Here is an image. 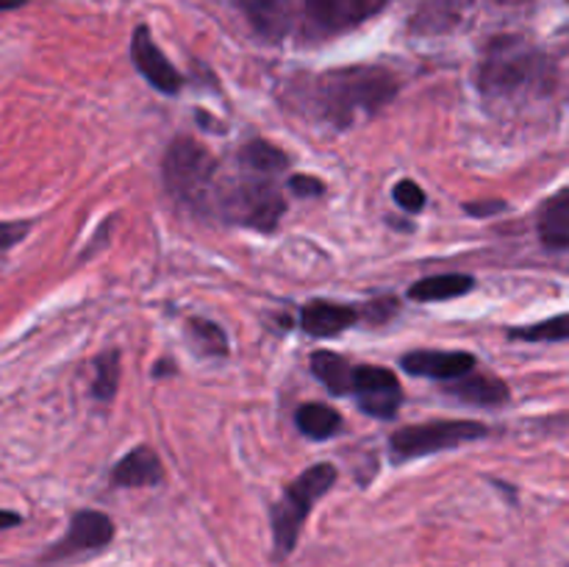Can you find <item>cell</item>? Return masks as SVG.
<instances>
[{
	"label": "cell",
	"instance_id": "1",
	"mask_svg": "<svg viewBox=\"0 0 569 567\" xmlns=\"http://www.w3.org/2000/svg\"><path fill=\"white\" fill-rule=\"evenodd\" d=\"M398 78L387 67H342L311 78L306 103L320 120L348 128L383 109L398 94Z\"/></svg>",
	"mask_w": 569,
	"mask_h": 567
},
{
	"label": "cell",
	"instance_id": "13",
	"mask_svg": "<svg viewBox=\"0 0 569 567\" xmlns=\"http://www.w3.org/2000/svg\"><path fill=\"white\" fill-rule=\"evenodd\" d=\"M289 3L292 0H233L253 31L264 39H281L289 22Z\"/></svg>",
	"mask_w": 569,
	"mask_h": 567
},
{
	"label": "cell",
	"instance_id": "16",
	"mask_svg": "<svg viewBox=\"0 0 569 567\" xmlns=\"http://www.w3.org/2000/svg\"><path fill=\"white\" fill-rule=\"evenodd\" d=\"M161 478H164V470H161L159 456L150 448L131 450L114 467V481L120 487H150V484H159Z\"/></svg>",
	"mask_w": 569,
	"mask_h": 567
},
{
	"label": "cell",
	"instance_id": "28",
	"mask_svg": "<svg viewBox=\"0 0 569 567\" xmlns=\"http://www.w3.org/2000/svg\"><path fill=\"white\" fill-rule=\"evenodd\" d=\"M392 311H395V300H378V304H370V309H367L365 315H367V320L381 322V320H387V315H392Z\"/></svg>",
	"mask_w": 569,
	"mask_h": 567
},
{
	"label": "cell",
	"instance_id": "4",
	"mask_svg": "<svg viewBox=\"0 0 569 567\" xmlns=\"http://www.w3.org/2000/svg\"><path fill=\"white\" fill-rule=\"evenodd\" d=\"M333 481H337V467L315 465L306 472H300L298 481L283 493V498L272 509V534H276L278 556L292 554L311 506L333 487Z\"/></svg>",
	"mask_w": 569,
	"mask_h": 567
},
{
	"label": "cell",
	"instance_id": "2",
	"mask_svg": "<svg viewBox=\"0 0 569 567\" xmlns=\"http://www.w3.org/2000/svg\"><path fill=\"white\" fill-rule=\"evenodd\" d=\"M553 83L550 61L520 37H498L478 67V87L489 103H517L548 92Z\"/></svg>",
	"mask_w": 569,
	"mask_h": 567
},
{
	"label": "cell",
	"instance_id": "22",
	"mask_svg": "<svg viewBox=\"0 0 569 567\" xmlns=\"http://www.w3.org/2000/svg\"><path fill=\"white\" fill-rule=\"evenodd\" d=\"M511 339H526V342H561V339H569V315L550 317V320L537 322V326L515 328Z\"/></svg>",
	"mask_w": 569,
	"mask_h": 567
},
{
	"label": "cell",
	"instance_id": "3",
	"mask_svg": "<svg viewBox=\"0 0 569 567\" xmlns=\"http://www.w3.org/2000/svg\"><path fill=\"white\" fill-rule=\"evenodd\" d=\"M217 161L209 148L194 139H176L164 156V183L178 203L194 211L209 209L214 198Z\"/></svg>",
	"mask_w": 569,
	"mask_h": 567
},
{
	"label": "cell",
	"instance_id": "7",
	"mask_svg": "<svg viewBox=\"0 0 569 567\" xmlns=\"http://www.w3.org/2000/svg\"><path fill=\"white\" fill-rule=\"evenodd\" d=\"M306 22L320 37H337L381 14L389 0H303Z\"/></svg>",
	"mask_w": 569,
	"mask_h": 567
},
{
	"label": "cell",
	"instance_id": "5",
	"mask_svg": "<svg viewBox=\"0 0 569 567\" xmlns=\"http://www.w3.org/2000/svg\"><path fill=\"white\" fill-rule=\"evenodd\" d=\"M222 215L239 226L256 228V231H276L278 220L283 217V195L272 183V176L250 172L244 178H237L220 192Z\"/></svg>",
	"mask_w": 569,
	"mask_h": 567
},
{
	"label": "cell",
	"instance_id": "26",
	"mask_svg": "<svg viewBox=\"0 0 569 567\" xmlns=\"http://www.w3.org/2000/svg\"><path fill=\"white\" fill-rule=\"evenodd\" d=\"M28 228H31V222H0V253L14 248L26 237Z\"/></svg>",
	"mask_w": 569,
	"mask_h": 567
},
{
	"label": "cell",
	"instance_id": "14",
	"mask_svg": "<svg viewBox=\"0 0 569 567\" xmlns=\"http://www.w3.org/2000/svg\"><path fill=\"white\" fill-rule=\"evenodd\" d=\"M356 320H359V311L350 306L326 304V300H315L303 309V331H309L311 337H337Z\"/></svg>",
	"mask_w": 569,
	"mask_h": 567
},
{
	"label": "cell",
	"instance_id": "21",
	"mask_svg": "<svg viewBox=\"0 0 569 567\" xmlns=\"http://www.w3.org/2000/svg\"><path fill=\"white\" fill-rule=\"evenodd\" d=\"M298 428L311 439H328L331 434H337L342 428V417H339L337 409L326 404H306L300 406L298 415Z\"/></svg>",
	"mask_w": 569,
	"mask_h": 567
},
{
	"label": "cell",
	"instance_id": "15",
	"mask_svg": "<svg viewBox=\"0 0 569 567\" xmlns=\"http://www.w3.org/2000/svg\"><path fill=\"white\" fill-rule=\"evenodd\" d=\"M448 395L465 400L472 406H500L509 400V387L495 376H481V372H467L456 378L448 387Z\"/></svg>",
	"mask_w": 569,
	"mask_h": 567
},
{
	"label": "cell",
	"instance_id": "9",
	"mask_svg": "<svg viewBox=\"0 0 569 567\" xmlns=\"http://www.w3.org/2000/svg\"><path fill=\"white\" fill-rule=\"evenodd\" d=\"M114 539V523L100 511H78L70 523L67 537L48 554V559H67L72 554L106 548Z\"/></svg>",
	"mask_w": 569,
	"mask_h": 567
},
{
	"label": "cell",
	"instance_id": "19",
	"mask_svg": "<svg viewBox=\"0 0 569 567\" xmlns=\"http://www.w3.org/2000/svg\"><path fill=\"white\" fill-rule=\"evenodd\" d=\"M311 370H315V376L320 378L333 395L353 392L356 370L342 359V356L331 354V350H320V354L311 356Z\"/></svg>",
	"mask_w": 569,
	"mask_h": 567
},
{
	"label": "cell",
	"instance_id": "24",
	"mask_svg": "<svg viewBox=\"0 0 569 567\" xmlns=\"http://www.w3.org/2000/svg\"><path fill=\"white\" fill-rule=\"evenodd\" d=\"M117 381H120V356H117V350H109L98 359V376L92 384L94 398L109 400L117 392Z\"/></svg>",
	"mask_w": 569,
	"mask_h": 567
},
{
	"label": "cell",
	"instance_id": "32",
	"mask_svg": "<svg viewBox=\"0 0 569 567\" xmlns=\"http://www.w3.org/2000/svg\"><path fill=\"white\" fill-rule=\"evenodd\" d=\"M495 3H500V6H517V3H526V0H495Z\"/></svg>",
	"mask_w": 569,
	"mask_h": 567
},
{
	"label": "cell",
	"instance_id": "8",
	"mask_svg": "<svg viewBox=\"0 0 569 567\" xmlns=\"http://www.w3.org/2000/svg\"><path fill=\"white\" fill-rule=\"evenodd\" d=\"M353 392L361 409L372 417H381V420L395 417V411L400 409V400H403L398 378L387 367H356Z\"/></svg>",
	"mask_w": 569,
	"mask_h": 567
},
{
	"label": "cell",
	"instance_id": "25",
	"mask_svg": "<svg viewBox=\"0 0 569 567\" xmlns=\"http://www.w3.org/2000/svg\"><path fill=\"white\" fill-rule=\"evenodd\" d=\"M395 200H398V206H403L406 211H422V206H426V192H422L420 183L415 181H400L398 187H395Z\"/></svg>",
	"mask_w": 569,
	"mask_h": 567
},
{
	"label": "cell",
	"instance_id": "10",
	"mask_svg": "<svg viewBox=\"0 0 569 567\" xmlns=\"http://www.w3.org/2000/svg\"><path fill=\"white\" fill-rule=\"evenodd\" d=\"M131 56H133V64H137V70L148 78L150 87H156L159 92H164V94H176L178 89H181V83H183L181 72H178L176 67L167 61V56L161 53L159 44L153 42V37H150V31L144 26H139L137 33H133Z\"/></svg>",
	"mask_w": 569,
	"mask_h": 567
},
{
	"label": "cell",
	"instance_id": "23",
	"mask_svg": "<svg viewBox=\"0 0 569 567\" xmlns=\"http://www.w3.org/2000/svg\"><path fill=\"white\" fill-rule=\"evenodd\" d=\"M187 334L194 345H198L203 354H214V356H226L228 350V339L222 334L220 326L209 320H189L187 322Z\"/></svg>",
	"mask_w": 569,
	"mask_h": 567
},
{
	"label": "cell",
	"instance_id": "27",
	"mask_svg": "<svg viewBox=\"0 0 569 567\" xmlns=\"http://www.w3.org/2000/svg\"><path fill=\"white\" fill-rule=\"evenodd\" d=\"M289 189H292L298 198H317V195H322V181H317V178L311 176H292L289 178Z\"/></svg>",
	"mask_w": 569,
	"mask_h": 567
},
{
	"label": "cell",
	"instance_id": "29",
	"mask_svg": "<svg viewBox=\"0 0 569 567\" xmlns=\"http://www.w3.org/2000/svg\"><path fill=\"white\" fill-rule=\"evenodd\" d=\"M503 200H487V203H467L465 209L470 211L472 217H489V215H495V211H500L503 209Z\"/></svg>",
	"mask_w": 569,
	"mask_h": 567
},
{
	"label": "cell",
	"instance_id": "12",
	"mask_svg": "<svg viewBox=\"0 0 569 567\" xmlns=\"http://www.w3.org/2000/svg\"><path fill=\"white\" fill-rule=\"evenodd\" d=\"M470 17V0H420L411 20V31L422 37L450 33Z\"/></svg>",
	"mask_w": 569,
	"mask_h": 567
},
{
	"label": "cell",
	"instance_id": "20",
	"mask_svg": "<svg viewBox=\"0 0 569 567\" xmlns=\"http://www.w3.org/2000/svg\"><path fill=\"white\" fill-rule=\"evenodd\" d=\"M239 161H242L244 170L261 172V176H276V172L287 170L289 165L287 153L281 148H276V145L264 142V139H253V142L244 145L242 153H239Z\"/></svg>",
	"mask_w": 569,
	"mask_h": 567
},
{
	"label": "cell",
	"instance_id": "18",
	"mask_svg": "<svg viewBox=\"0 0 569 567\" xmlns=\"http://www.w3.org/2000/svg\"><path fill=\"white\" fill-rule=\"evenodd\" d=\"M472 278L461 276V272H448V276H431L417 281L409 289L411 300H420V304H431V300H450L467 295L472 289Z\"/></svg>",
	"mask_w": 569,
	"mask_h": 567
},
{
	"label": "cell",
	"instance_id": "31",
	"mask_svg": "<svg viewBox=\"0 0 569 567\" xmlns=\"http://www.w3.org/2000/svg\"><path fill=\"white\" fill-rule=\"evenodd\" d=\"M22 3H28V0H0V11H9V9H20Z\"/></svg>",
	"mask_w": 569,
	"mask_h": 567
},
{
	"label": "cell",
	"instance_id": "17",
	"mask_svg": "<svg viewBox=\"0 0 569 567\" xmlns=\"http://www.w3.org/2000/svg\"><path fill=\"white\" fill-rule=\"evenodd\" d=\"M539 237L548 248L561 250L569 245V189L553 195L539 211Z\"/></svg>",
	"mask_w": 569,
	"mask_h": 567
},
{
	"label": "cell",
	"instance_id": "30",
	"mask_svg": "<svg viewBox=\"0 0 569 567\" xmlns=\"http://www.w3.org/2000/svg\"><path fill=\"white\" fill-rule=\"evenodd\" d=\"M17 523H20V515H14V511H0V528L17 526Z\"/></svg>",
	"mask_w": 569,
	"mask_h": 567
},
{
	"label": "cell",
	"instance_id": "6",
	"mask_svg": "<svg viewBox=\"0 0 569 567\" xmlns=\"http://www.w3.org/2000/svg\"><path fill=\"white\" fill-rule=\"evenodd\" d=\"M487 437V426L472 420L450 422H426V426H409L392 434L395 459H415V456L437 454V450L459 448L465 442Z\"/></svg>",
	"mask_w": 569,
	"mask_h": 567
},
{
	"label": "cell",
	"instance_id": "11",
	"mask_svg": "<svg viewBox=\"0 0 569 567\" xmlns=\"http://www.w3.org/2000/svg\"><path fill=\"white\" fill-rule=\"evenodd\" d=\"M400 365H403V370L411 372V376L456 381V378L472 372L476 356L465 354V350H415V354L403 356Z\"/></svg>",
	"mask_w": 569,
	"mask_h": 567
}]
</instances>
